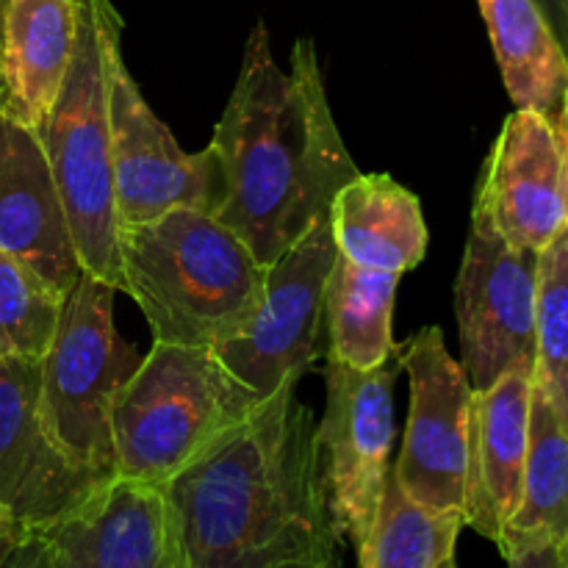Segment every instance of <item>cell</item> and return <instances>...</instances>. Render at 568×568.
Returning <instances> with one entry per match:
<instances>
[{
  "label": "cell",
  "instance_id": "1",
  "mask_svg": "<svg viewBox=\"0 0 568 568\" xmlns=\"http://www.w3.org/2000/svg\"><path fill=\"white\" fill-rule=\"evenodd\" d=\"M222 170L216 220L272 264L305 231L331 216L336 194L358 175L327 100L316 48L297 39L292 70L253 28L231 100L209 144Z\"/></svg>",
  "mask_w": 568,
  "mask_h": 568
},
{
  "label": "cell",
  "instance_id": "2",
  "mask_svg": "<svg viewBox=\"0 0 568 568\" xmlns=\"http://www.w3.org/2000/svg\"><path fill=\"white\" fill-rule=\"evenodd\" d=\"M294 392L264 399L164 488L192 568L338 566L316 422Z\"/></svg>",
  "mask_w": 568,
  "mask_h": 568
},
{
  "label": "cell",
  "instance_id": "3",
  "mask_svg": "<svg viewBox=\"0 0 568 568\" xmlns=\"http://www.w3.org/2000/svg\"><path fill=\"white\" fill-rule=\"evenodd\" d=\"M120 266L153 342L205 349L244 331L266 272L244 239L197 209L122 227Z\"/></svg>",
  "mask_w": 568,
  "mask_h": 568
},
{
  "label": "cell",
  "instance_id": "4",
  "mask_svg": "<svg viewBox=\"0 0 568 568\" xmlns=\"http://www.w3.org/2000/svg\"><path fill=\"white\" fill-rule=\"evenodd\" d=\"M75 50L53 109L37 128L87 275L122 292L105 44L122 22L111 0H75Z\"/></svg>",
  "mask_w": 568,
  "mask_h": 568
},
{
  "label": "cell",
  "instance_id": "5",
  "mask_svg": "<svg viewBox=\"0 0 568 568\" xmlns=\"http://www.w3.org/2000/svg\"><path fill=\"white\" fill-rule=\"evenodd\" d=\"M258 405L211 349L153 342L111 405L116 475L166 488Z\"/></svg>",
  "mask_w": 568,
  "mask_h": 568
},
{
  "label": "cell",
  "instance_id": "6",
  "mask_svg": "<svg viewBox=\"0 0 568 568\" xmlns=\"http://www.w3.org/2000/svg\"><path fill=\"white\" fill-rule=\"evenodd\" d=\"M116 288L83 272L67 292L59 331L42 369V416L55 442L75 460L116 477L111 405L142 355L114 327Z\"/></svg>",
  "mask_w": 568,
  "mask_h": 568
},
{
  "label": "cell",
  "instance_id": "7",
  "mask_svg": "<svg viewBox=\"0 0 568 568\" xmlns=\"http://www.w3.org/2000/svg\"><path fill=\"white\" fill-rule=\"evenodd\" d=\"M336 255L331 216H325L266 264L261 300L244 331L211 349L261 403L300 383L320 353L325 286Z\"/></svg>",
  "mask_w": 568,
  "mask_h": 568
},
{
  "label": "cell",
  "instance_id": "8",
  "mask_svg": "<svg viewBox=\"0 0 568 568\" xmlns=\"http://www.w3.org/2000/svg\"><path fill=\"white\" fill-rule=\"evenodd\" d=\"M111 170L120 231L172 209L214 216L222 203V170L214 150L186 153L155 116L122 59V22L105 44Z\"/></svg>",
  "mask_w": 568,
  "mask_h": 568
},
{
  "label": "cell",
  "instance_id": "9",
  "mask_svg": "<svg viewBox=\"0 0 568 568\" xmlns=\"http://www.w3.org/2000/svg\"><path fill=\"white\" fill-rule=\"evenodd\" d=\"M394 381L392 361L375 369L327 361L325 416L316 425V444L333 525L355 555L369 544L392 475Z\"/></svg>",
  "mask_w": 568,
  "mask_h": 568
},
{
  "label": "cell",
  "instance_id": "10",
  "mask_svg": "<svg viewBox=\"0 0 568 568\" xmlns=\"http://www.w3.org/2000/svg\"><path fill=\"white\" fill-rule=\"evenodd\" d=\"M397 358L408 372L410 408L394 480L410 503L466 521L475 388L438 327L410 336L397 347Z\"/></svg>",
  "mask_w": 568,
  "mask_h": 568
},
{
  "label": "cell",
  "instance_id": "11",
  "mask_svg": "<svg viewBox=\"0 0 568 568\" xmlns=\"http://www.w3.org/2000/svg\"><path fill=\"white\" fill-rule=\"evenodd\" d=\"M536 311L538 253L505 242L475 205L455 283L464 369L475 392L510 372H536Z\"/></svg>",
  "mask_w": 568,
  "mask_h": 568
},
{
  "label": "cell",
  "instance_id": "12",
  "mask_svg": "<svg viewBox=\"0 0 568 568\" xmlns=\"http://www.w3.org/2000/svg\"><path fill=\"white\" fill-rule=\"evenodd\" d=\"M39 386V358H0V508L22 536L78 514L114 480L55 442Z\"/></svg>",
  "mask_w": 568,
  "mask_h": 568
},
{
  "label": "cell",
  "instance_id": "13",
  "mask_svg": "<svg viewBox=\"0 0 568 568\" xmlns=\"http://www.w3.org/2000/svg\"><path fill=\"white\" fill-rule=\"evenodd\" d=\"M475 205L505 242L530 253L547 250L566 231L568 161L552 116L516 109L505 120Z\"/></svg>",
  "mask_w": 568,
  "mask_h": 568
},
{
  "label": "cell",
  "instance_id": "14",
  "mask_svg": "<svg viewBox=\"0 0 568 568\" xmlns=\"http://www.w3.org/2000/svg\"><path fill=\"white\" fill-rule=\"evenodd\" d=\"M64 568H192L164 488L116 475L92 503L39 532Z\"/></svg>",
  "mask_w": 568,
  "mask_h": 568
},
{
  "label": "cell",
  "instance_id": "15",
  "mask_svg": "<svg viewBox=\"0 0 568 568\" xmlns=\"http://www.w3.org/2000/svg\"><path fill=\"white\" fill-rule=\"evenodd\" d=\"M0 250L70 292L83 275L42 142L0 114Z\"/></svg>",
  "mask_w": 568,
  "mask_h": 568
},
{
  "label": "cell",
  "instance_id": "16",
  "mask_svg": "<svg viewBox=\"0 0 568 568\" xmlns=\"http://www.w3.org/2000/svg\"><path fill=\"white\" fill-rule=\"evenodd\" d=\"M532 375L510 372L471 399L466 527L497 544L519 508L530 444Z\"/></svg>",
  "mask_w": 568,
  "mask_h": 568
},
{
  "label": "cell",
  "instance_id": "17",
  "mask_svg": "<svg viewBox=\"0 0 568 568\" xmlns=\"http://www.w3.org/2000/svg\"><path fill=\"white\" fill-rule=\"evenodd\" d=\"M75 0H6L0 11V114L37 131L75 50Z\"/></svg>",
  "mask_w": 568,
  "mask_h": 568
},
{
  "label": "cell",
  "instance_id": "18",
  "mask_svg": "<svg viewBox=\"0 0 568 568\" xmlns=\"http://www.w3.org/2000/svg\"><path fill=\"white\" fill-rule=\"evenodd\" d=\"M331 231L338 255L366 270L405 275L427 253L419 197L383 172H358L336 194Z\"/></svg>",
  "mask_w": 568,
  "mask_h": 568
},
{
  "label": "cell",
  "instance_id": "19",
  "mask_svg": "<svg viewBox=\"0 0 568 568\" xmlns=\"http://www.w3.org/2000/svg\"><path fill=\"white\" fill-rule=\"evenodd\" d=\"M516 109L555 116L568 89V53L536 0H477Z\"/></svg>",
  "mask_w": 568,
  "mask_h": 568
},
{
  "label": "cell",
  "instance_id": "20",
  "mask_svg": "<svg viewBox=\"0 0 568 568\" xmlns=\"http://www.w3.org/2000/svg\"><path fill=\"white\" fill-rule=\"evenodd\" d=\"M568 541V416L532 381L530 444L519 508L497 547L508 555L532 544Z\"/></svg>",
  "mask_w": 568,
  "mask_h": 568
},
{
  "label": "cell",
  "instance_id": "21",
  "mask_svg": "<svg viewBox=\"0 0 568 568\" xmlns=\"http://www.w3.org/2000/svg\"><path fill=\"white\" fill-rule=\"evenodd\" d=\"M399 275L366 270L336 255L325 286V322L331 331L327 361L353 369H375L392 361V316Z\"/></svg>",
  "mask_w": 568,
  "mask_h": 568
},
{
  "label": "cell",
  "instance_id": "22",
  "mask_svg": "<svg viewBox=\"0 0 568 568\" xmlns=\"http://www.w3.org/2000/svg\"><path fill=\"white\" fill-rule=\"evenodd\" d=\"M464 516L433 514L410 503L388 475L369 544L358 555V568H438L455 555Z\"/></svg>",
  "mask_w": 568,
  "mask_h": 568
},
{
  "label": "cell",
  "instance_id": "23",
  "mask_svg": "<svg viewBox=\"0 0 568 568\" xmlns=\"http://www.w3.org/2000/svg\"><path fill=\"white\" fill-rule=\"evenodd\" d=\"M67 292L0 250V358H42L59 331Z\"/></svg>",
  "mask_w": 568,
  "mask_h": 568
},
{
  "label": "cell",
  "instance_id": "24",
  "mask_svg": "<svg viewBox=\"0 0 568 568\" xmlns=\"http://www.w3.org/2000/svg\"><path fill=\"white\" fill-rule=\"evenodd\" d=\"M532 381L568 416V227L538 253Z\"/></svg>",
  "mask_w": 568,
  "mask_h": 568
},
{
  "label": "cell",
  "instance_id": "25",
  "mask_svg": "<svg viewBox=\"0 0 568 568\" xmlns=\"http://www.w3.org/2000/svg\"><path fill=\"white\" fill-rule=\"evenodd\" d=\"M508 568H566L564 547L558 544H532L505 555Z\"/></svg>",
  "mask_w": 568,
  "mask_h": 568
},
{
  "label": "cell",
  "instance_id": "26",
  "mask_svg": "<svg viewBox=\"0 0 568 568\" xmlns=\"http://www.w3.org/2000/svg\"><path fill=\"white\" fill-rule=\"evenodd\" d=\"M20 549L28 568H64L61 566L59 555H55L53 544L44 536H39V532H33V536H20Z\"/></svg>",
  "mask_w": 568,
  "mask_h": 568
},
{
  "label": "cell",
  "instance_id": "27",
  "mask_svg": "<svg viewBox=\"0 0 568 568\" xmlns=\"http://www.w3.org/2000/svg\"><path fill=\"white\" fill-rule=\"evenodd\" d=\"M538 6H541V11L547 14L549 26L555 28V33H558V39L564 42L566 53H568V37H566V22H564V11H560V0H536Z\"/></svg>",
  "mask_w": 568,
  "mask_h": 568
},
{
  "label": "cell",
  "instance_id": "28",
  "mask_svg": "<svg viewBox=\"0 0 568 568\" xmlns=\"http://www.w3.org/2000/svg\"><path fill=\"white\" fill-rule=\"evenodd\" d=\"M20 536H22V532L17 530V525L11 521V516L6 514L3 508H0V560H3L6 555L11 552V547L20 541Z\"/></svg>",
  "mask_w": 568,
  "mask_h": 568
},
{
  "label": "cell",
  "instance_id": "29",
  "mask_svg": "<svg viewBox=\"0 0 568 568\" xmlns=\"http://www.w3.org/2000/svg\"><path fill=\"white\" fill-rule=\"evenodd\" d=\"M552 122H555V131H558V139H560V144H564V153L568 161V89L564 92V98H560V105H558V111H555Z\"/></svg>",
  "mask_w": 568,
  "mask_h": 568
},
{
  "label": "cell",
  "instance_id": "30",
  "mask_svg": "<svg viewBox=\"0 0 568 568\" xmlns=\"http://www.w3.org/2000/svg\"><path fill=\"white\" fill-rule=\"evenodd\" d=\"M0 568H28L26 566V558H22V549H20V541L11 547V552L6 555L3 560H0Z\"/></svg>",
  "mask_w": 568,
  "mask_h": 568
},
{
  "label": "cell",
  "instance_id": "31",
  "mask_svg": "<svg viewBox=\"0 0 568 568\" xmlns=\"http://www.w3.org/2000/svg\"><path fill=\"white\" fill-rule=\"evenodd\" d=\"M283 568H338V566H314V564H292V566H283Z\"/></svg>",
  "mask_w": 568,
  "mask_h": 568
},
{
  "label": "cell",
  "instance_id": "32",
  "mask_svg": "<svg viewBox=\"0 0 568 568\" xmlns=\"http://www.w3.org/2000/svg\"><path fill=\"white\" fill-rule=\"evenodd\" d=\"M438 568H458V566H455V555H449V558H444L442 564H438Z\"/></svg>",
  "mask_w": 568,
  "mask_h": 568
},
{
  "label": "cell",
  "instance_id": "33",
  "mask_svg": "<svg viewBox=\"0 0 568 568\" xmlns=\"http://www.w3.org/2000/svg\"><path fill=\"white\" fill-rule=\"evenodd\" d=\"M560 11H564V22H566V37H568V0H560Z\"/></svg>",
  "mask_w": 568,
  "mask_h": 568
},
{
  "label": "cell",
  "instance_id": "34",
  "mask_svg": "<svg viewBox=\"0 0 568 568\" xmlns=\"http://www.w3.org/2000/svg\"><path fill=\"white\" fill-rule=\"evenodd\" d=\"M564 560H566V568H568V541L564 544Z\"/></svg>",
  "mask_w": 568,
  "mask_h": 568
}]
</instances>
